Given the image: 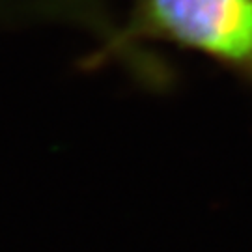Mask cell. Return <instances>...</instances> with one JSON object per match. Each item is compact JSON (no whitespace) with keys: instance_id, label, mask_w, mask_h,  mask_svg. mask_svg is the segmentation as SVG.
<instances>
[{"instance_id":"obj_1","label":"cell","mask_w":252,"mask_h":252,"mask_svg":"<svg viewBox=\"0 0 252 252\" xmlns=\"http://www.w3.org/2000/svg\"><path fill=\"white\" fill-rule=\"evenodd\" d=\"M136 39H164L252 82V0H135L129 25L88 63L108 60Z\"/></svg>"}]
</instances>
